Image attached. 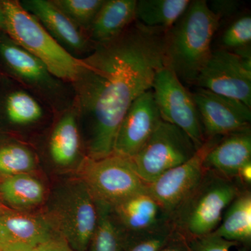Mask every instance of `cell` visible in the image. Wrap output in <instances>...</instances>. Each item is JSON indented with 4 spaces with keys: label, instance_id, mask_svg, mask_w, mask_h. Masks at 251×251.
<instances>
[{
    "label": "cell",
    "instance_id": "obj_1",
    "mask_svg": "<svg viewBox=\"0 0 251 251\" xmlns=\"http://www.w3.org/2000/svg\"><path fill=\"white\" fill-rule=\"evenodd\" d=\"M165 34L135 20L120 36L96 44L80 59L72 85L79 121L87 130V156L99 159L113 152L127 110L151 90L157 72L165 67Z\"/></svg>",
    "mask_w": 251,
    "mask_h": 251
},
{
    "label": "cell",
    "instance_id": "obj_2",
    "mask_svg": "<svg viewBox=\"0 0 251 251\" xmlns=\"http://www.w3.org/2000/svg\"><path fill=\"white\" fill-rule=\"evenodd\" d=\"M221 18L205 0L190 1L187 9L165 34L164 64L181 82L194 85L210 57L213 38Z\"/></svg>",
    "mask_w": 251,
    "mask_h": 251
},
{
    "label": "cell",
    "instance_id": "obj_3",
    "mask_svg": "<svg viewBox=\"0 0 251 251\" xmlns=\"http://www.w3.org/2000/svg\"><path fill=\"white\" fill-rule=\"evenodd\" d=\"M243 188L237 179L206 171L197 187L171 216L172 224L186 239L212 233Z\"/></svg>",
    "mask_w": 251,
    "mask_h": 251
},
{
    "label": "cell",
    "instance_id": "obj_4",
    "mask_svg": "<svg viewBox=\"0 0 251 251\" xmlns=\"http://www.w3.org/2000/svg\"><path fill=\"white\" fill-rule=\"evenodd\" d=\"M0 75L18 82L57 114L74 105L71 83L54 76L41 61L0 32Z\"/></svg>",
    "mask_w": 251,
    "mask_h": 251
},
{
    "label": "cell",
    "instance_id": "obj_5",
    "mask_svg": "<svg viewBox=\"0 0 251 251\" xmlns=\"http://www.w3.org/2000/svg\"><path fill=\"white\" fill-rule=\"evenodd\" d=\"M5 16L4 32L15 43L39 59L59 79L72 84L80 59L74 58L56 42L18 0H1Z\"/></svg>",
    "mask_w": 251,
    "mask_h": 251
},
{
    "label": "cell",
    "instance_id": "obj_6",
    "mask_svg": "<svg viewBox=\"0 0 251 251\" xmlns=\"http://www.w3.org/2000/svg\"><path fill=\"white\" fill-rule=\"evenodd\" d=\"M45 216L55 233L73 250L87 251L98 214L95 201L82 180L64 187Z\"/></svg>",
    "mask_w": 251,
    "mask_h": 251
},
{
    "label": "cell",
    "instance_id": "obj_7",
    "mask_svg": "<svg viewBox=\"0 0 251 251\" xmlns=\"http://www.w3.org/2000/svg\"><path fill=\"white\" fill-rule=\"evenodd\" d=\"M79 173L94 201L110 206L148 186L135 171L130 158L115 153L99 159L86 156L81 161Z\"/></svg>",
    "mask_w": 251,
    "mask_h": 251
},
{
    "label": "cell",
    "instance_id": "obj_8",
    "mask_svg": "<svg viewBox=\"0 0 251 251\" xmlns=\"http://www.w3.org/2000/svg\"><path fill=\"white\" fill-rule=\"evenodd\" d=\"M197 150L182 130L162 120L143 148L130 159L140 177L149 184L187 161Z\"/></svg>",
    "mask_w": 251,
    "mask_h": 251
},
{
    "label": "cell",
    "instance_id": "obj_9",
    "mask_svg": "<svg viewBox=\"0 0 251 251\" xmlns=\"http://www.w3.org/2000/svg\"><path fill=\"white\" fill-rule=\"evenodd\" d=\"M151 90L162 120L177 126L198 150L201 148L206 138L192 92L166 67L157 72Z\"/></svg>",
    "mask_w": 251,
    "mask_h": 251
},
{
    "label": "cell",
    "instance_id": "obj_10",
    "mask_svg": "<svg viewBox=\"0 0 251 251\" xmlns=\"http://www.w3.org/2000/svg\"><path fill=\"white\" fill-rule=\"evenodd\" d=\"M194 85L240 100L251 108V58L214 50Z\"/></svg>",
    "mask_w": 251,
    "mask_h": 251
},
{
    "label": "cell",
    "instance_id": "obj_11",
    "mask_svg": "<svg viewBox=\"0 0 251 251\" xmlns=\"http://www.w3.org/2000/svg\"><path fill=\"white\" fill-rule=\"evenodd\" d=\"M221 138H206L189 160L166 171L147 186L150 194L171 217L197 187L206 171L204 158Z\"/></svg>",
    "mask_w": 251,
    "mask_h": 251
},
{
    "label": "cell",
    "instance_id": "obj_12",
    "mask_svg": "<svg viewBox=\"0 0 251 251\" xmlns=\"http://www.w3.org/2000/svg\"><path fill=\"white\" fill-rule=\"evenodd\" d=\"M192 96L206 139L251 126V108L240 100L200 87Z\"/></svg>",
    "mask_w": 251,
    "mask_h": 251
},
{
    "label": "cell",
    "instance_id": "obj_13",
    "mask_svg": "<svg viewBox=\"0 0 251 251\" xmlns=\"http://www.w3.org/2000/svg\"><path fill=\"white\" fill-rule=\"evenodd\" d=\"M161 121L151 89L135 99L127 110L117 130L112 153L133 158L150 139Z\"/></svg>",
    "mask_w": 251,
    "mask_h": 251
},
{
    "label": "cell",
    "instance_id": "obj_14",
    "mask_svg": "<svg viewBox=\"0 0 251 251\" xmlns=\"http://www.w3.org/2000/svg\"><path fill=\"white\" fill-rule=\"evenodd\" d=\"M56 114L47 104L22 85L0 75V122L15 129H27Z\"/></svg>",
    "mask_w": 251,
    "mask_h": 251
},
{
    "label": "cell",
    "instance_id": "obj_15",
    "mask_svg": "<svg viewBox=\"0 0 251 251\" xmlns=\"http://www.w3.org/2000/svg\"><path fill=\"white\" fill-rule=\"evenodd\" d=\"M19 1L23 9L34 16L56 42L74 58H85L93 51L95 45L88 34L77 27L52 0Z\"/></svg>",
    "mask_w": 251,
    "mask_h": 251
},
{
    "label": "cell",
    "instance_id": "obj_16",
    "mask_svg": "<svg viewBox=\"0 0 251 251\" xmlns=\"http://www.w3.org/2000/svg\"><path fill=\"white\" fill-rule=\"evenodd\" d=\"M111 209L125 236L154 230L172 223L171 216L147 188L111 206Z\"/></svg>",
    "mask_w": 251,
    "mask_h": 251
},
{
    "label": "cell",
    "instance_id": "obj_17",
    "mask_svg": "<svg viewBox=\"0 0 251 251\" xmlns=\"http://www.w3.org/2000/svg\"><path fill=\"white\" fill-rule=\"evenodd\" d=\"M57 236L46 216L0 209V248L15 244L39 247Z\"/></svg>",
    "mask_w": 251,
    "mask_h": 251
},
{
    "label": "cell",
    "instance_id": "obj_18",
    "mask_svg": "<svg viewBox=\"0 0 251 251\" xmlns=\"http://www.w3.org/2000/svg\"><path fill=\"white\" fill-rule=\"evenodd\" d=\"M251 162V126L221 138L204 158V168L220 176L236 179L237 172Z\"/></svg>",
    "mask_w": 251,
    "mask_h": 251
},
{
    "label": "cell",
    "instance_id": "obj_19",
    "mask_svg": "<svg viewBox=\"0 0 251 251\" xmlns=\"http://www.w3.org/2000/svg\"><path fill=\"white\" fill-rule=\"evenodd\" d=\"M82 146L78 112L74 105L56 114L48 139V152L54 164L70 166L80 158Z\"/></svg>",
    "mask_w": 251,
    "mask_h": 251
},
{
    "label": "cell",
    "instance_id": "obj_20",
    "mask_svg": "<svg viewBox=\"0 0 251 251\" xmlns=\"http://www.w3.org/2000/svg\"><path fill=\"white\" fill-rule=\"evenodd\" d=\"M136 0H104L89 29L91 41L102 44L122 34L135 20Z\"/></svg>",
    "mask_w": 251,
    "mask_h": 251
},
{
    "label": "cell",
    "instance_id": "obj_21",
    "mask_svg": "<svg viewBox=\"0 0 251 251\" xmlns=\"http://www.w3.org/2000/svg\"><path fill=\"white\" fill-rule=\"evenodd\" d=\"M213 234L227 240L250 245L251 193L243 188L225 211L219 227Z\"/></svg>",
    "mask_w": 251,
    "mask_h": 251
},
{
    "label": "cell",
    "instance_id": "obj_22",
    "mask_svg": "<svg viewBox=\"0 0 251 251\" xmlns=\"http://www.w3.org/2000/svg\"><path fill=\"white\" fill-rule=\"evenodd\" d=\"M0 198L16 211H25L40 205L45 198V188L29 173L0 180Z\"/></svg>",
    "mask_w": 251,
    "mask_h": 251
},
{
    "label": "cell",
    "instance_id": "obj_23",
    "mask_svg": "<svg viewBox=\"0 0 251 251\" xmlns=\"http://www.w3.org/2000/svg\"><path fill=\"white\" fill-rule=\"evenodd\" d=\"M190 0H138L136 21L145 27L166 33L187 9Z\"/></svg>",
    "mask_w": 251,
    "mask_h": 251
},
{
    "label": "cell",
    "instance_id": "obj_24",
    "mask_svg": "<svg viewBox=\"0 0 251 251\" xmlns=\"http://www.w3.org/2000/svg\"><path fill=\"white\" fill-rule=\"evenodd\" d=\"M95 202L98 218L87 251H124L125 234L114 218L111 206Z\"/></svg>",
    "mask_w": 251,
    "mask_h": 251
},
{
    "label": "cell",
    "instance_id": "obj_25",
    "mask_svg": "<svg viewBox=\"0 0 251 251\" xmlns=\"http://www.w3.org/2000/svg\"><path fill=\"white\" fill-rule=\"evenodd\" d=\"M36 167V153L26 144L16 140L0 142V180L30 173Z\"/></svg>",
    "mask_w": 251,
    "mask_h": 251
},
{
    "label": "cell",
    "instance_id": "obj_26",
    "mask_svg": "<svg viewBox=\"0 0 251 251\" xmlns=\"http://www.w3.org/2000/svg\"><path fill=\"white\" fill-rule=\"evenodd\" d=\"M221 48L243 57H251V16L246 14L234 20L221 37Z\"/></svg>",
    "mask_w": 251,
    "mask_h": 251
},
{
    "label": "cell",
    "instance_id": "obj_27",
    "mask_svg": "<svg viewBox=\"0 0 251 251\" xmlns=\"http://www.w3.org/2000/svg\"><path fill=\"white\" fill-rule=\"evenodd\" d=\"M52 1L77 27L87 34L104 0H52Z\"/></svg>",
    "mask_w": 251,
    "mask_h": 251
},
{
    "label": "cell",
    "instance_id": "obj_28",
    "mask_svg": "<svg viewBox=\"0 0 251 251\" xmlns=\"http://www.w3.org/2000/svg\"><path fill=\"white\" fill-rule=\"evenodd\" d=\"M176 232L173 224L154 230L125 236L124 251H159Z\"/></svg>",
    "mask_w": 251,
    "mask_h": 251
},
{
    "label": "cell",
    "instance_id": "obj_29",
    "mask_svg": "<svg viewBox=\"0 0 251 251\" xmlns=\"http://www.w3.org/2000/svg\"><path fill=\"white\" fill-rule=\"evenodd\" d=\"M190 251H249V246L211 233L186 239Z\"/></svg>",
    "mask_w": 251,
    "mask_h": 251
},
{
    "label": "cell",
    "instance_id": "obj_30",
    "mask_svg": "<svg viewBox=\"0 0 251 251\" xmlns=\"http://www.w3.org/2000/svg\"><path fill=\"white\" fill-rule=\"evenodd\" d=\"M209 8L222 20L223 18L231 16L237 11L239 8V3L233 0H219L213 1Z\"/></svg>",
    "mask_w": 251,
    "mask_h": 251
},
{
    "label": "cell",
    "instance_id": "obj_31",
    "mask_svg": "<svg viewBox=\"0 0 251 251\" xmlns=\"http://www.w3.org/2000/svg\"><path fill=\"white\" fill-rule=\"evenodd\" d=\"M159 251H190L186 238L176 230L174 235Z\"/></svg>",
    "mask_w": 251,
    "mask_h": 251
},
{
    "label": "cell",
    "instance_id": "obj_32",
    "mask_svg": "<svg viewBox=\"0 0 251 251\" xmlns=\"http://www.w3.org/2000/svg\"><path fill=\"white\" fill-rule=\"evenodd\" d=\"M41 251H74L67 243L59 236L39 247Z\"/></svg>",
    "mask_w": 251,
    "mask_h": 251
},
{
    "label": "cell",
    "instance_id": "obj_33",
    "mask_svg": "<svg viewBox=\"0 0 251 251\" xmlns=\"http://www.w3.org/2000/svg\"><path fill=\"white\" fill-rule=\"evenodd\" d=\"M236 179L244 187H249L251 183V162L244 165L238 171Z\"/></svg>",
    "mask_w": 251,
    "mask_h": 251
},
{
    "label": "cell",
    "instance_id": "obj_34",
    "mask_svg": "<svg viewBox=\"0 0 251 251\" xmlns=\"http://www.w3.org/2000/svg\"><path fill=\"white\" fill-rule=\"evenodd\" d=\"M2 251H41L39 250V247H30V246L26 245H15L6 246L0 248Z\"/></svg>",
    "mask_w": 251,
    "mask_h": 251
},
{
    "label": "cell",
    "instance_id": "obj_35",
    "mask_svg": "<svg viewBox=\"0 0 251 251\" xmlns=\"http://www.w3.org/2000/svg\"><path fill=\"white\" fill-rule=\"evenodd\" d=\"M5 29V16L4 10H3L2 4L0 0V32H4Z\"/></svg>",
    "mask_w": 251,
    "mask_h": 251
},
{
    "label": "cell",
    "instance_id": "obj_36",
    "mask_svg": "<svg viewBox=\"0 0 251 251\" xmlns=\"http://www.w3.org/2000/svg\"><path fill=\"white\" fill-rule=\"evenodd\" d=\"M0 251H1V249H0Z\"/></svg>",
    "mask_w": 251,
    "mask_h": 251
}]
</instances>
